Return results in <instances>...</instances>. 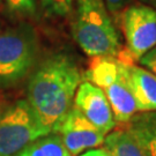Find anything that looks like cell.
<instances>
[{
    "mask_svg": "<svg viewBox=\"0 0 156 156\" xmlns=\"http://www.w3.org/2000/svg\"><path fill=\"white\" fill-rule=\"evenodd\" d=\"M81 79L76 62L64 53L48 57L31 74L27 87V102L49 134L56 133L73 106Z\"/></svg>",
    "mask_w": 156,
    "mask_h": 156,
    "instance_id": "cell-1",
    "label": "cell"
},
{
    "mask_svg": "<svg viewBox=\"0 0 156 156\" xmlns=\"http://www.w3.org/2000/svg\"><path fill=\"white\" fill-rule=\"evenodd\" d=\"M74 39L89 57H117L119 37L103 0H76Z\"/></svg>",
    "mask_w": 156,
    "mask_h": 156,
    "instance_id": "cell-2",
    "label": "cell"
},
{
    "mask_svg": "<svg viewBox=\"0 0 156 156\" xmlns=\"http://www.w3.org/2000/svg\"><path fill=\"white\" fill-rule=\"evenodd\" d=\"M86 79L97 86L109 101L116 123L126 124L138 112L133 95L115 57H93Z\"/></svg>",
    "mask_w": 156,
    "mask_h": 156,
    "instance_id": "cell-3",
    "label": "cell"
},
{
    "mask_svg": "<svg viewBox=\"0 0 156 156\" xmlns=\"http://www.w3.org/2000/svg\"><path fill=\"white\" fill-rule=\"evenodd\" d=\"M46 134L27 100L17 101L0 115V156H16Z\"/></svg>",
    "mask_w": 156,
    "mask_h": 156,
    "instance_id": "cell-4",
    "label": "cell"
},
{
    "mask_svg": "<svg viewBox=\"0 0 156 156\" xmlns=\"http://www.w3.org/2000/svg\"><path fill=\"white\" fill-rule=\"evenodd\" d=\"M36 38L28 27L0 34V84L20 82L36 60Z\"/></svg>",
    "mask_w": 156,
    "mask_h": 156,
    "instance_id": "cell-5",
    "label": "cell"
},
{
    "mask_svg": "<svg viewBox=\"0 0 156 156\" xmlns=\"http://www.w3.org/2000/svg\"><path fill=\"white\" fill-rule=\"evenodd\" d=\"M127 51L133 60L156 46V9L145 5L126 7L122 16Z\"/></svg>",
    "mask_w": 156,
    "mask_h": 156,
    "instance_id": "cell-6",
    "label": "cell"
},
{
    "mask_svg": "<svg viewBox=\"0 0 156 156\" xmlns=\"http://www.w3.org/2000/svg\"><path fill=\"white\" fill-rule=\"evenodd\" d=\"M56 133L60 135L71 156H78L89 149L100 147L106 136L74 105L62 120Z\"/></svg>",
    "mask_w": 156,
    "mask_h": 156,
    "instance_id": "cell-7",
    "label": "cell"
},
{
    "mask_svg": "<svg viewBox=\"0 0 156 156\" xmlns=\"http://www.w3.org/2000/svg\"><path fill=\"white\" fill-rule=\"evenodd\" d=\"M74 106L105 135L112 132L116 126L112 108L106 96L97 86L89 81L79 84L74 96Z\"/></svg>",
    "mask_w": 156,
    "mask_h": 156,
    "instance_id": "cell-8",
    "label": "cell"
},
{
    "mask_svg": "<svg viewBox=\"0 0 156 156\" xmlns=\"http://www.w3.org/2000/svg\"><path fill=\"white\" fill-rule=\"evenodd\" d=\"M119 62H120V68L123 72L124 79L135 100L138 111H156L155 74L134 64Z\"/></svg>",
    "mask_w": 156,
    "mask_h": 156,
    "instance_id": "cell-9",
    "label": "cell"
},
{
    "mask_svg": "<svg viewBox=\"0 0 156 156\" xmlns=\"http://www.w3.org/2000/svg\"><path fill=\"white\" fill-rule=\"evenodd\" d=\"M126 129L148 156H156V111L138 113L126 123Z\"/></svg>",
    "mask_w": 156,
    "mask_h": 156,
    "instance_id": "cell-10",
    "label": "cell"
},
{
    "mask_svg": "<svg viewBox=\"0 0 156 156\" xmlns=\"http://www.w3.org/2000/svg\"><path fill=\"white\" fill-rule=\"evenodd\" d=\"M103 145L109 156H148L126 128L108 134Z\"/></svg>",
    "mask_w": 156,
    "mask_h": 156,
    "instance_id": "cell-11",
    "label": "cell"
},
{
    "mask_svg": "<svg viewBox=\"0 0 156 156\" xmlns=\"http://www.w3.org/2000/svg\"><path fill=\"white\" fill-rule=\"evenodd\" d=\"M16 156H71L60 135L50 133L33 141Z\"/></svg>",
    "mask_w": 156,
    "mask_h": 156,
    "instance_id": "cell-12",
    "label": "cell"
},
{
    "mask_svg": "<svg viewBox=\"0 0 156 156\" xmlns=\"http://www.w3.org/2000/svg\"><path fill=\"white\" fill-rule=\"evenodd\" d=\"M73 0H41L43 9L51 16H67L72 11Z\"/></svg>",
    "mask_w": 156,
    "mask_h": 156,
    "instance_id": "cell-13",
    "label": "cell"
},
{
    "mask_svg": "<svg viewBox=\"0 0 156 156\" xmlns=\"http://www.w3.org/2000/svg\"><path fill=\"white\" fill-rule=\"evenodd\" d=\"M8 8L13 13L22 16H34L36 14L35 0H6Z\"/></svg>",
    "mask_w": 156,
    "mask_h": 156,
    "instance_id": "cell-14",
    "label": "cell"
},
{
    "mask_svg": "<svg viewBox=\"0 0 156 156\" xmlns=\"http://www.w3.org/2000/svg\"><path fill=\"white\" fill-rule=\"evenodd\" d=\"M140 65L146 67L149 72L156 75V46L140 58Z\"/></svg>",
    "mask_w": 156,
    "mask_h": 156,
    "instance_id": "cell-15",
    "label": "cell"
},
{
    "mask_svg": "<svg viewBox=\"0 0 156 156\" xmlns=\"http://www.w3.org/2000/svg\"><path fill=\"white\" fill-rule=\"evenodd\" d=\"M129 0H105L106 8L112 13H119L127 6Z\"/></svg>",
    "mask_w": 156,
    "mask_h": 156,
    "instance_id": "cell-16",
    "label": "cell"
},
{
    "mask_svg": "<svg viewBox=\"0 0 156 156\" xmlns=\"http://www.w3.org/2000/svg\"><path fill=\"white\" fill-rule=\"evenodd\" d=\"M78 156H109L108 153L104 148H94V149H89V151H84L82 154Z\"/></svg>",
    "mask_w": 156,
    "mask_h": 156,
    "instance_id": "cell-17",
    "label": "cell"
},
{
    "mask_svg": "<svg viewBox=\"0 0 156 156\" xmlns=\"http://www.w3.org/2000/svg\"><path fill=\"white\" fill-rule=\"evenodd\" d=\"M142 1L148 2L149 5H151V7H153V8H155V9H156V0H142Z\"/></svg>",
    "mask_w": 156,
    "mask_h": 156,
    "instance_id": "cell-18",
    "label": "cell"
}]
</instances>
